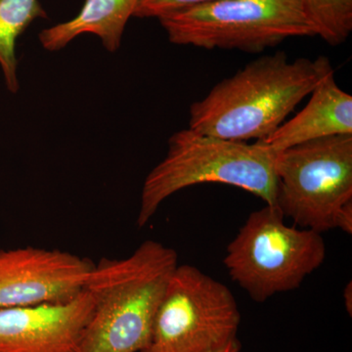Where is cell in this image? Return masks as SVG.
<instances>
[{
  "label": "cell",
  "instance_id": "cell-1",
  "mask_svg": "<svg viewBox=\"0 0 352 352\" xmlns=\"http://www.w3.org/2000/svg\"><path fill=\"white\" fill-rule=\"evenodd\" d=\"M332 72L324 56L291 61L276 52L259 57L192 104L188 129L239 142L264 140Z\"/></svg>",
  "mask_w": 352,
  "mask_h": 352
},
{
  "label": "cell",
  "instance_id": "cell-2",
  "mask_svg": "<svg viewBox=\"0 0 352 352\" xmlns=\"http://www.w3.org/2000/svg\"><path fill=\"white\" fill-rule=\"evenodd\" d=\"M175 250L148 240L126 258L94 264L85 291L94 303L80 352H142L171 274Z\"/></svg>",
  "mask_w": 352,
  "mask_h": 352
},
{
  "label": "cell",
  "instance_id": "cell-3",
  "mask_svg": "<svg viewBox=\"0 0 352 352\" xmlns=\"http://www.w3.org/2000/svg\"><path fill=\"white\" fill-rule=\"evenodd\" d=\"M276 156L261 141L226 140L190 129L175 132L166 157L146 177L138 226H145L168 197L201 183L231 185L276 207Z\"/></svg>",
  "mask_w": 352,
  "mask_h": 352
},
{
  "label": "cell",
  "instance_id": "cell-4",
  "mask_svg": "<svg viewBox=\"0 0 352 352\" xmlns=\"http://www.w3.org/2000/svg\"><path fill=\"white\" fill-rule=\"evenodd\" d=\"M281 210L265 205L252 212L227 247L229 276L254 302L298 289L326 258L321 233L285 223Z\"/></svg>",
  "mask_w": 352,
  "mask_h": 352
},
{
  "label": "cell",
  "instance_id": "cell-5",
  "mask_svg": "<svg viewBox=\"0 0 352 352\" xmlns=\"http://www.w3.org/2000/svg\"><path fill=\"white\" fill-rule=\"evenodd\" d=\"M157 20L171 43L205 50L258 53L288 38L316 36L300 0H217Z\"/></svg>",
  "mask_w": 352,
  "mask_h": 352
},
{
  "label": "cell",
  "instance_id": "cell-6",
  "mask_svg": "<svg viewBox=\"0 0 352 352\" xmlns=\"http://www.w3.org/2000/svg\"><path fill=\"white\" fill-rule=\"evenodd\" d=\"M276 207L300 228H336L352 201V134L308 141L277 152Z\"/></svg>",
  "mask_w": 352,
  "mask_h": 352
},
{
  "label": "cell",
  "instance_id": "cell-7",
  "mask_svg": "<svg viewBox=\"0 0 352 352\" xmlns=\"http://www.w3.org/2000/svg\"><path fill=\"white\" fill-rule=\"evenodd\" d=\"M241 314L233 294L189 264H178L142 352H210L237 339Z\"/></svg>",
  "mask_w": 352,
  "mask_h": 352
},
{
  "label": "cell",
  "instance_id": "cell-8",
  "mask_svg": "<svg viewBox=\"0 0 352 352\" xmlns=\"http://www.w3.org/2000/svg\"><path fill=\"white\" fill-rule=\"evenodd\" d=\"M94 266L60 250H0V309L69 302L85 291Z\"/></svg>",
  "mask_w": 352,
  "mask_h": 352
},
{
  "label": "cell",
  "instance_id": "cell-9",
  "mask_svg": "<svg viewBox=\"0 0 352 352\" xmlns=\"http://www.w3.org/2000/svg\"><path fill=\"white\" fill-rule=\"evenodd\" d=\"M94 303L87 291L66 302L0 309V352H80Z\"/></svg>",
  "mask_w": 352,
  "mask_h": 352
},
{
  "label": "cell",
  "instance_id": "cell-10",
  "mask_svg": "<svg viewBox=\"0 0 352 352\" xmlns=\"http://www.w3.org/2000/svg\"><path fill=\"white\" fill-rule=\"evenodd\" d=\"M351 134L352 96L338 85L333 71L314 88L300 113L261 142L279 152L316 139Z\"/></svg>",
  "mask_w": 352,
  "mask_h": 352
},
{
  "label": "cell",
  "instance_id": "cell-11",
  "mask_svg": "<svg viewBox=\"0 0 352 352\" xmlns=\"http://www.w3.org/2000/svg\"><path fill=\"white\" fill-rule=\"evenodd\" d=\"M138 0H85L82 10L73 19L60 23L39 32L44 50H63L71 41L85 34L101 39L102 45L115 52L120 47L122 34L133 17Z\"/></svg>",
  "mask_w": 352,
  "mask_h": 352
},
{
  "label": "cell",
  "instance_id": "cell-12",
  "mask_svg": "<svg viewBox=\"0 0 352 352\" xmlns=\"http://www.w3.org/2000/svg\"><path fill=\"white\" fill-rule=\"evenodd\" d=\"M38 18H47L38 0H0V68L6 87L12 94L20 87L16 41Z\"/></svg>",
  "mask_w": 352,
  "mask_h": 352
},
{
  "label": "cell",
  "instance_id": "cell-13",
  "mask_svg": "<svg viewBox=\"0 0 352 352\" xmlns=\"http://www.w3.org/2000/svg\"><path fill=\"white\" fill-rule=\"evenodd\" d=\"M316 36L331 46L346 43L352 32V0H300Z\"/></svg>",
  "mask_w": 352,
  "mask_h": 352
},
{
  "label": "cell",
  "instance_id": "cell-14",
  "mask_svg": "<svg viewBox=\"0 0 352 352\" xmlns=\"http://www.w3.org/2000/svg\"><path fill=\"white\" fill-rule=\"evenodd\" d=\"M212 1L217 0H138L133 17L159 19L176 11Z\"/></svg>",
  "mask_w": 352,
  "mask_h": 352
},
{
  "label": "cell",
  "instance_id": "cell-15",
  "mask_svg": "<svg viewBox=\"0 0 352 352\" xmlns=\"http://www.w3.org/2000/svg\"><path fill=\"white\" fill-rule=\"evenodd\" d=\"M336 228L342 229L344 232L352 233V201L344 206L336 220Z\"/></svg>",
  "mask_w": 352,
  "mask_h": 352
},
{
  "label": "cell",
  "instance_id": "cell-16",
  "mask_svg": "<svg viewBox=\"0 0 352 352\" xmlns=\"http://www.w3.org/2000/svg\"><path fill=\"white\" fill-rule=\"evenodd\" d=\"M210 352H241V344L239 340H236L227 346L221 347V349H217Z\"/></svg>",
  "mask_w": 352,
  "mask_h": 352
},
{
  "label": "cell",
  "instance_id": "cell-17",
  "mask_svg": "<svg viewBox=\"0 0 352 352\" xmlns=\"http://www.w3.org/2000/svg\"><path fill=\"white\" fill-rule=\"evenodd\" d=\"M351 296H352V289H351V283L347 284L346 289H344V300H346V305L347 308V311L349 312V314H351Z\"/></svg>",
  "mask_w": 352,
  "mask_h": 352
}]
</instances>
